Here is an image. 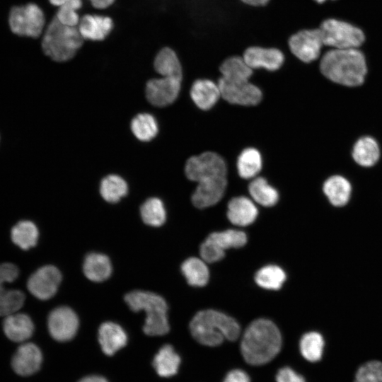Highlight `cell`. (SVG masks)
<instances>
[{
	"label": "cell",
	"mask_w": 382,
	"mask_h": 382,
	"mask_svg": "<svg viewBox=\"0 0 382 382\" xmlns=\"http://www.w3.org/2000/svg\"><path fill=\"white\" fill-rule=\"evenodd\" d=\"M282 337L278 328L271 320L257 319L245 330L241 350L245 361L254 366L270 361L279 353Z\"/></svg>",
	"instance_id": "1"
},
{
	"label": "cell",
	"mask_w": 382,
	"mask_h": 382,
	"mask_svg": "<svg viewBox=\"0 0 382 382\" xmlns=\"http://www.w3.org/2000/svg\"><path fill=\"white\" fill-rule=\"evenodd\" d=\"M320 70L330 81L354 87L363 83L367 67L364 55L357 48L332 49L322 57Z\"/></svg>",
	"instance_id": "2"
},
{
	"label": "cell",
	"mask_w": 382,
	"mask_h": 382,
	"mask_svg": "<svg viewBox=\"0 0 382 382\" xmlns=\"http://www.w3.org/2000/svg\"><path fill=\"white\" fill-rule=\"evenodd\" d=\"M190 329L199 343L209 347L218 346L224 340L234 341L240 335V326L233 318L212 309L198 312Z\"/></svg>",
	"instance_id": "3"
},
{
	"label": "cell",
	"mask_w": 382,
	"mask_h": 382,
	"mask_svg": "<svg viewBox=\"0 0 382 382\" xmlns=\"http://www.w3.org/2000/svg\"><path fill=\"white\" fill-rule=\"evenodd\" d=\"M83 42L77 27L63 25L54 17L44 32L42 49L52 61L65 62L76 54Z\"/></svg>",
	"instance_id": "4"
},
{
	"label": "cell",
	"mask_w": 382,
	"mask_h": 382,
	"mask_svg": "<svg viewBox=\"0 0 382 382\" xmlns=\"http://www.w3.org/2000/svg\"><path fill=\"white\" fill-rule=\"evenodd\" d=\"M125 301L132 311L146 312L143 328L146 335L160 336L168 332V306L161 296L150 291L136 290L127 294Z\"/></svg>",
	"instance_id": "5"
},
{
	"label": "cell",
	"mask_w": 382,
	"mask_h": 382,
	"mask_svg": "<svg viewBox=\"0 0 382 382\" xmlns=\"http://www.w3.org/2000/svg\"><path fill=\"white\" fill-rule=\"evenodd\" d=\"M318 28L324 45L333 49L358 48L365 39L359 28L335 18L324 20Z\"/></svg>",
	"instance_id": "6"
},
{
	"label": "cell",
	"mask_w": 382,
	"mask_h": 382,
	"mask_svg": "<svg viewBox=\"0 0 382 382\" xmlns=\"http://www.w3.org/2000/svg\"><path fill=\"white\" fill-rule=\"evenodd\" d=\"M8 23L14 34L35 38L43 32L45 16L38 5L30 3L13 7L9 13Z\"/></svg>",
	"instance_id": "7"
},
{
	"label": "cell",
	"mask_w": 382,
	"mask_h": 382,
	"mask_svg": "<svg viewBox=\"0 0 382 382\" xmlns=\"http://www.w3.org/2000/svg\"><path fill=\"white\" fill-rule=\"evenodd\" d=\"M290 53L304 63L316 60L324 46L319 28H301L291 33L286 40Z\"/></svg>",
	"instance_id": "8"
},
{
	"label": "cell",
	"mask_w": 382,
	"mask_h": 382,
	"mask_svg": "<svg viewBox=\"0 0 382 382\" xmlns=\"http://www.w3.org/2000/svg\"><path fill=\"white\" fill-rule=\"evenodd\" d=\"M226 172L224 160L217 154L209 151L190 157L185 167L187 178L197 183L211 178L226 177Z\"/></svg>",
	"instance_id": "9"
},
{
	"label": "cell",
	"mask_w": 382,
	"mask_h": 382,
	"mask_svg": "<svg viewBox=\"0 0 382 382\" xmlns=\"http://www.w3.org/2000/svg\"><path fill=\"white\" fill-rule=\"evenodd\" d=\"M242 57L253 70L263 69L275 71L285 62L284 52L277 46L249 45L242 52Z\"/></svg>",
	"instance_id": "10"
},
{
	"label": "cell",
	"mask_w": 382,
	"mask_h": 382,
	"mask_svg": "<svg viewBox=\"0 0 382 382\" xmlns=\"http://www.w3.org/2000/svg\"><path fill=\"white\" fill-rule=\"evenodd\" d=\"M221 96L230 103L255 105L262 99L260 89L248 81H232L220 77L218 81Z\"/></svg>",
	"instance_id": "11"
},
{
	"label": "cell",
	"mask_w": 382,
	"mask_h": 382,
	"mask_svg": "<svg viewBox=\"0 0 382 382\" xmlns=\"http://www.w3.org/2000/svg\"><path fill=\"white\" fill-rule=\"evenodd\" d=\"M62 280L59 270L52 265H45L31 274L27 282L28 291L40 300H47L57 292Z\"/></svg>",
	"instance_id": "12"
},
{
	"label": "cell",
	"mask_w": 382,
	"mask_h": 382,
	"mask_svg": "<svg viewBox=\"0 0 382 382\" xmlns=\"http://www.w3.org/2000/svg\"><path fill=\"white\" fill-rule=\"evenodd\" d=\"M79 318L73 310L66 306L54 309L49 315L47 325L50 335L57 341L66 342L76 335Z\"/></svg>",
	"instance_id": "13"
},
{
	"label": "cell",
	"mask_w": 382,
	"mask_h": 382,
	"mask_svg": "<svg viewBox=\"0 0 382 382\" xmlns=\"http://www.w3.org/2000/svg\"><path fill=\"white\" fill-rule=\"evenodd\" d=\"M181 81L176 78L163 76L149 80L145 89L148 101L158 107L173 103L178 96Z\"/></svg>",
	"instance_id": "14"
},
{
	"label": "cell",
	"mask_w": 382,
	"mask_h": 382,
	"mask_svg": "<svg viewBox=\"0 0 382 382\" xmlns=\"http://www.w3.org/2000/svg\"><path fill=\"white\" fill-rule=\"evenodd\" d=\"M77 28L84 40L100 42L114 29V21L108 16L87 13L81 17Z\"/></svg>",
	"instance_id": "15"
},
{
	"label": "cell",
	"mask_w": 382,
	"mask_h": 382,
	"mask_svg": "<svg viewBox=\"0 0 382 382\" xmlns=\"http://www.w3.org/2000/svg\"><path fill=\"white\" fill-rule=\"evenodd\" d=\"M42 354L35 344L28 342L21 345L11 359L13 371L22 376L36 373L41 367Z\"/></svg>",
	"instance_id": "16"
},
{
	"label": "cell",
	"mask_w": 382,
	"mask_h": 382,
	"mask_svg": "<svg viewBox=\"0 0 382 382\" xmlns=\"http://www.w3.org/2000/svg\"><path fill=\"white\" fill-rule=\"evenodd\" d=\"M226 177H215L198 182L192 194V204L197 208H205L216 204L223 197L226 187Z\"/></svg>",
	"instance_id": "17"
},
{
	"label": "cell",
	"mask_w": 382,
	"mask_h": 382,
	"mask_svg": "<svg viewBox=\"0 0 382 382\" xmlns=\"http://www.w3.org/2000/svg\"><path fill=\"white\" fill-rule=\"evenodd\" d=\"M98 342L103 353L112 356L127 345V335L118 324L105 322L98 329Z\"/></svg>",
	"instance_id": "18"
},
{
	"label": "cell",
	"mask_w": 382,
	"mask_h": 382,
	"mask_svg": "<svg viewBox=\"0 0 382 382\" xmlns=\"http://www.w3.org/2000/svg\"><path fill=\"white\" fill-rule=\"evenodd\" d=\"M3 330L6 336L16 342L29 339L34 332V324L27 314L14 313L4 320Z\"/></svg>",
	"instance_id": "19"
},
{
	"label": "cell",
	"mask_w": 382,
	"mask_h": 382,
	"mask_svg": "<svg viewBox=\"0 0 382 382\" xmlns=\"http://www.w3.org/2000/svg\"><path fill=\"white\" fill-rule=\"evenodd\" d=\"M257 214V207L248 197H233L228 204L227 216L234 225H250L256 219Z\"/></svg>",
	"instance_id": "20"
},
{
	"label": "cell",
	"mask_w": 382,
	"mask_h": 382,
	"mask_svg": "<svg viewBox=\"0 0 382 382\" xmlns=\"http://www.w3.org/2000/svg\"><path fill=\"white\" fill-rule=\"evenodd\" d=\"M190 96L198 108L206 110L215 105L221 93L218 84L207 79H200L192 83Z\"/></svg>",
	"instance_id": "21"
},
{
	"label": "cell",
	"mask_w": 382,
	"mask_h": 382,
	"mask_svg": "<svg viewBox=\"0 0 382 382\" xmlns=\"http://www.w3.org/2000/svg\"><path fill=\"white\" fill-rule=\"evenodd\" d=\"M155 71L163 77L182 80L183 67L177 52L170 47H162L154 60Z\"/></svg>",
	"instance_id": "22"
},
{
	"label": "cell",
	"mask_w": 382,
	"mask_h": 382,
	"mask_svg": "<svg viewBox=\"0 0 382 382\" xmlns=\"http://www.w3.org/2000/svg\"><path fill=\"white\" fill-rule=\"evenodd\" d=\"M219 70L221 77L232 81H248L253 73L242 55L239 54L226 57L220 64Z\"/></svg>",
	"instance_id": "23"
},
{
	"label": "cell",
	"mask_w": 382,
	"mask_h": 382,
	"mask_svg": "<svg viewBox=\"0 0 382 382\" xmlns=\"http://www.w3.org/2000/svg\"><path fill=\"white\" fill-rule=\"evenodd\" d=\"M323 190L333 206L342 207L349 200L352 186L345 178L341 175H333L325 181Z\"/></svg>",
	"instance_id": "24"
},
{
	"label": "cell",
	"mask_w": 382,
	"mask_h": 382,
	"mask_svg": "<svg viewBox=\"0 0 382 382\" xmlns=\"http://www.w3.org/2000/svg\"><path fill=\"white\" fill-rule=\"evenodd\" d=\"M180 362V357L173 347L164 345L154 356L153 366L159 376L169 378L177 374Z\"/></svg>",
	"instance_id": "25"
},
{
	"label": "cell",
	"mask_w": 382,
	"mask_h": 382,
	"mask_svg": "<svg viewBox=\"0 0 382 382\" xmlns=\"http://www.w3.org/2000/svg\"><path fill=\"white\" fill-rule=\"evenodd\" d=\"M83 270L88 279L102 282L110 276L112 265L105 255L91 253L88 254L84 260Z\"/></svg>",
	"instance_id": "26"
},
{
	"label": "cell",
	"mask_w": 382,
	"mask_h": 382,
	"mask_svg": "<svg viewBox=\"0 0 382 382\" xmlns=\"http://www.w3.org/2000/svg\"><path fill=\"white\" fill-rule=\"evenodd\" d=\"M356 163L364 167L376 163L380 157V149L376 141L371 137H364L357 141L352 150Z\"/></svg>",
	"instance_id": "27"
},
{
	"label": "cell",
	"mask_w": 382,
	"mask_h": 382,
	"mask_svg": "<svg viewBox=\"0 0 382 382\" xmlns=\"http://www.w3.org/2000/svg\"><path fill=\"white\" fill-rule=\"evenodd\" d=\"M39 236L36 225L29 220H21L11 229V238L14 244L23 250L34 247Z\"/></svg>",
	"instance_id": "28"
},
{
	"label": "cell",
	"mask_w": 382,
	"mask_h": 382,
	"mask_svg": "<svg viewBox=\"0 0 382 382\" xmlns=\"http://www.w3.org/2000/svg\"><path fill=\"white\" fill-rule=\"evenodd\" d=\"M181 270L187 283L194 286H202L207 284L209 273L204 262L197 257H190L183 262Z\"/></svg>",
	"instance_id": "29"
},
{
	"label": "cell",
	"mask_w": 382,
	"mask_h": 382,
	"mask_svg": "<svg viewBox=\"0 0 382 382\" xmlns=\"http://www.w3.org/2000/svg\"><path fill=\"white\" fill-rule=\"evenodd\" d=\"M127 192L126 181L117 175H108L101 180L100 192L102 197L108 202H117Z\"/></svg>",
	"instance_id": "30"
},
{
	"label": "cell",
	"mask_w": 382,
	"mask_h": 382,
	"mask_svg": "<svg viewBox=\"0 0 382 382\" xmlns=\"http://www.w3.org/2000/svg\"><path fill=\"white\" fill-rule=\"evenodd\" d=\"M262 168V157L254 148H247L240 154L237 161L239 175L245 179L255 177Z\"/></svg>",
	"instance_id": "31"
},
{
	"label": "cell",
	"mask_w": 382,
	"mask_h": 382,
	"mask_svg": "<svg viewBox=\"0 0 382 382\" xmlns=\"http://www.w3.org/2000/svg\"><path fill=\"white\" fill-rule=\"evenodd\" d=\"M324 346V339L317 332H309L304 334L299 342L301 355L304 359L311 362H316L321 359Z\"/></svg>",
	"instance_id": "32"
},
{
	"label": "cell",
	"mask_w": 382,
	"mask_h": 382,
	"mask_svg": "<svg viewBox=\"0 0 382 382\" xmlns=\"http://www.w3.org/2000/svg\"><path fill=\"white\" fill-rule=\"evenodd\" d=\"M248 190L253 199L265 207L274 205L279 199L277 191L261 177L254 179L250 183Z\"/></svg>",
	"instance_id": "33"
},
{
	"label": "cell",
	"mask_w": 382,
	"mask_h": 382,
	"mask_svg": "<svg viewBox=\"0 0 382 382\" xmlns=\"http://www.w3.org/2000/svg\"><path fill=\"white\" fill-rule=\"evenodd\" d=\"M131 129L134 135L142 141L151 140L158 131L156 119L149 113L136 115L131 122Z\"/></svg>",
	"instance_id": "34"
},
{
	"label": "cell",
	"mask_w": 382,
	"mask_h": 382,
	"mask_svg": "<svg viewBox=\"0 0 382 382\" xmlns=\"http://www.w3.org/2000/svg\"><path fill=\"white\" fill-rule=\"evenodd\" d=\"M286 279L284 270L277 265H267L260 269L255 274L257 284L266 289L277 290L282 287Z\"/></svg>",
	"instance_id": "35"
},
{
	"label": "cell",
	"mask_w": 382,
	"mask_h": 382,
	"mask_svg": "<svg viewBox=\"0 0 382 382\" xmlns=\"http://www.w3.org/2000/svg\"><path fill=\"white\" fill-rule=\"evenodd\" d=\"M143 221L151 226H160L166 221V212L163 202L157 197L146 199L140 208Z\"/></svg>",
	"instance_id": "36"
},
{
	"label": "cell",
	"mask_w": 382,
	"mask_h": 382,
	"mask_svg": "<svg viewBox=\"0 0 382 382\" xmlns=\"http://www.w3.org/2000/svg\"><path fill=\"white\" fill-rule=\"evenodd\" d=\"M224 250L230 248H240L247 242L245 233L239 230L228 229L214 232L207 237Z\"/></svg>",
	"instance_id": "37"
},
{
	"label": "cell",
	"mask_w": 382,
	"mask_h": 382,
	"mask_svg": "<svg viewBox=\"0 0 382 382\" xmlns=\"http://www.w3.org/2000/svg\"><path fill=\"white\" fill-rule=\"evenodd\" d=\"M25 299L24 294L20 290L0 287V316H7L18 311Z\"/></svg>",
	"instance_id": "38"
},
{
	"label": "cell",
	"mask_w": 382,
	"mask_h": 382,
	"mask_svg": "<svg viewBox=\"0 0 382 382\" xmlns=\"http://www.w3.org/2000/svg\"><path fill=\"white\" fill-rule=\"evenodd\" d=\"M82 6V0H71L59 7L55 18L63 25L77 27L81 19L78 11Z\"/></svg>",
	"instance_id": "39"
},
{
	"label": "cell",
	"mask_w": 382,
	"mask_h": 382,
	"mask_svg": "<svg viewBox=\"0 0 382 382\" xmlns=\"http://www.w3.org/2000/svg\"><path fill=\"white\" fill-rule=\"evenodd\" d=\"M354 382H382V362L373 360L363 364L357 369Z\"/></svg>",
	"instance_id": "40"
},
{
	"label": "cell",
	"mask_w": 382,
	"mask_h": 382,
	"mask_svg": "<svg viewBox=\"0 0 382 382\" xmlns=\"http://www.w3.org/2000/svg\"><path fill=\"white\" fill-rule=\"evenodd\" d=\"M199 252L202 260L209 263L221 260L225 255V250L207 238L202 243Z\"/></svg>",
	"instance_id": "41"
},
{
	"label": "cell",
	"mask_w": 382,
	"mask_h": 382,
	"mask_svg": "<svg viewBox=\"0 0 382 382\" xmlns=\"http://www.w3.org/2000/svg\"><path fill=\"white\" fill-rule=\"evenodd\" d=\"M19 274V270L16 265L6 262L0 264V287L4 286L6 283L13 282Z\"/></svg>",
	"instance_id": "42"
},
{
	"label": "cell",
	"mask_w": 382,
	"mask_h": 382,
	"mask_svg": "<svg viewBox=\"0 0 382 382\" xmlns=\"http://www.w3.org/2000/svg\"><path fill=\"white\" fill-rule=\"evenodd\" d=\"M277 382H306L304 378L289 367L280 369L276 376Z\"/></svg>",
	"instance_id": "43"
},
{
	"label": "cell",
	"mask_w": 382,
	"mask_h": 382,
	"mask_svg": "<svg viewBox=\"0 0 382 382\" xmlns=\"http://www.w3.org/2000/svg\"><path fill=\"white\" fill-rule=\"evenodd\" d=\"M223 382H250L246 372L241 369L230 371L225 376Z\"/></svg>",
	"instance_id": "44"
},
{
	"label": "cell",
	"mask_w": 382,
	"mask_h": 382,
	"mask_svg": "<svg viewBox=\"0 0 382 382\" xmlns=\"http://www.w3.org/2000/svg\"><path fill=\"white\" fill-rule=\"evenodd\" d=\"M244 6L251 8H262L267 6L271 0H238Z\"/></svg>",
	"instance_id": "45"
},
{
	"label": "cell",
	"mask_w": 382,
	"mask_h": 382,
	"mask_svg": "<svg viewBox=\"0 0 382 382\" xmlns=\"http://www.w3.org/2000/svg\"><path fill=\"white\" fill-rule=\"evenodd\" d=\"M93 7L97 9H105L111 6L116 0H88Z\"/></svg>",
	"instance_id": "46"
},
{
	"label": "cell",
	"mask_w": 382,
	"mask_h": 382,
	"mask_svg": "<svg viewBox=\"0 0 382 382\" xmlns=\"http://www.w3.org/2000/svg\"><path fill=\"white\" fill-rule=\"evenodd\" d=\"M78 382H108L103 376L98 375H89L81 378Z\"/></svg>",
	"instance_id": "47"
},
{
	"label": "cell",
	"mask_w": 382,
	"mask_h": 382,
	"mask_svg": "<svg viewBox=\"0 0 382 382\" xmlns=\"http://www.w3.org/2000/svg\"><path fill=\"white\" fill-rule=\"evenodd\" d=\"M71 0H49L50 3L55 6H61Z\"/></svg>",
	"instance_id": "48"
},
{
	"label": "cell",
	"mask_w": 382,
	"mask_h": 382,
	"mask_svg": "<svg viewBox=\"0 0 382 382\" xmlns=\"http://www.w3.org/2000/svg\"><path fill=\"white\" fill-rule=\"evenodd\" d=\"M313 1L316 2L317 4H323L324 3L326 0H313Z\"/></svg>",
	"instance_id": "49"
},
{
	"label": "cell",
	"mask_w": 382,
	"mask_h": 382,
	"mask_svg": "<svg viewBox=\"0 0 382 382\" xmlns=\"http://www.w3.org/2000/svg\"><path fill=\"white\" fill-rule=\"evenodd\" d=\"M0 143H1V134H0Z\"/></svg>",
	"instance_id": "50"
}]
</instances>
